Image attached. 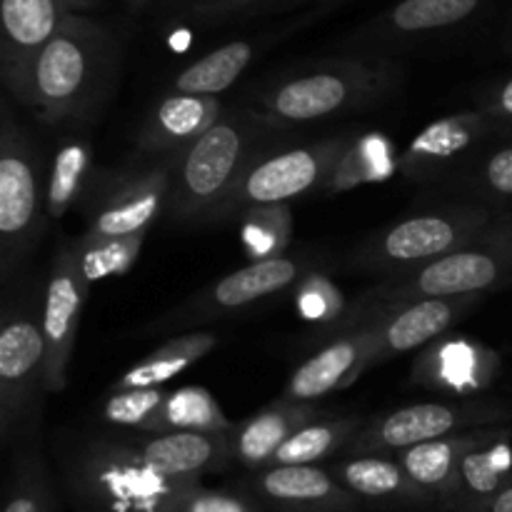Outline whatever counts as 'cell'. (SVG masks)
I'll return each instance as SVG.
<instances>
[{
  "instance_id": "obj_36",
  "label": "cell",
  "mask_w": 512,
  "mask_h": 512,
  "mask_svg": "<svg viewBox=\"0 0 512 512\" xmlns=\"http://www.w3.org/2000/svg\"><path fill=\"white\" fill-rule=\"evenodd\" d=\"M10 488H13V493H10L3 512H48V480H45L43 460H40V453L33 443L28 445V450L15 455Z\"/></svg>"
},
{
  "instance_id": "obj_28",
  "label": "cell",
  "mask_w": 512,
  "mask_h": 512,
  "mask_svg": "<svg viewBox=\"0 0 512 512\" xmlns=\"http://www.w3.org/2000/svg\"><path fill=\"white\" fill-rule=\"evenodd\" d=\"M340 485L363 498H403L423 495V490L408 478L395 455H353L335 468Z\"/></svg>"
},
{
  "instance_id": "obj_1",
  "label": "cell",
  "mask_w": 512,
  "mask_h": 512,
  "mask_svg": "<svg viewBox=\"0 0 512 512\" xmlns=\"http://www.w3.org/2000/svg\"><path fill=\"white\" fill-rule=\"evenodd\" d=\"M120 73V45L113 30L68 13L40 53L25 108L48 125L80 123L100 110Z\"/></svg>"
},
{
  "instance_id": "obj_7",
  "label": "cell",
  "mask_w": 512,
  "mask_h": 512,
  "mask_svg": "<svg viewBox=\"0 0 512 512\" xmlns=\"http://www.w3.org/2000/svg\"><path fill=\"white\" fill-rule=\"evenodd\" d=\"M43 305L35 293L10 298L0 323V443L15 445L38 433L45 385Z\"/></svg>"
},
{
  "instance_id": "obj_5",
  "label": "cell",
  "mask_w": 512,
  "mask_h": 512,
  "mask_svg": "<svg viewBox=\"0 0 512 512\" xmlns=\"http://www.w3.org/2000/svg\"><path fill=\"white\" fill-rule=\"evenodd\" d=\"M45 220L48 173L43 150L5 103L0 115V278L5 283L33 253Z\"/></svg>"
},
{
  "instance_id": "obj_15",
  "label": "cell",
  "mask_w": 512,
  "mask_h": 512,
  "mask_svg": "<svg viewBox=\"0 0 512 512\" xmlns=\"http://www.w3.org/2000/svg\"><path fill=\"white\" fill-rule=\"evenodd\" d=\"M68 13L65 0H0V78L15 103L28 100L35 63Z\"/></svg>"
},
{
  "instance_id": "obj_24",
  "label": "cell",
  "mask_w": 512,
  "mask_h": 512,
  "mask_svg": "<svg viewBox=\"0 0 512 512\" xmlns=\"http://www.w3.org/2000/svg\"><path fill=\"white\" fill-rule=\"evenodd\" d=\"M260 45L255 40H230L220 48L210 50L203 58L190 63L173 78L170 90L185 95H205V98H218L223 95L258 55Z\"/></svg>"
},
{
  "instance_id": "obj_29",
  "label": "cell",
  "mask_w": 512,
  "mask_h": 512,
  "mask_svg": "<svg viewBox=\"0 0 512 512\" xmlns=\"http://www.w3.org/2000/svg\"><path fill=\"white\" fill-rule=\"evenodd\" d=\"M363 430L360 418H320L303 425L293 438L285 440L283 448L275 453L270 465H318L350 445L355 435Z\"/></svg>"
},
{
  "instance_id": "obj_41",
  "label": "cell",
  "mask_w": 512,
  "mask_h": 512,
  "mask_svg": "<svg viewBox=\"0 0 512 512\" xmlns=\"http://www.w3.org/2000/svg\"><path fill=\"white\" fill-rule=\"evenodd\" d=\"M483 110L495 130H512V75L485 93Z\"/></svg>"
},
{
  "instance_id": "obj_39",
  "label": "cell",
  "mask_w": 512,
  "mask_h": 512,
  "mask_svg": "<svg viewBox=\"0 0 512 512\" xmlns=\"http://www.w3.org/2000/svg\"><path fill=\"white\" fill-rule=\"evenodd\" d=\"M280 0H185V13L195 20H225L258 13L265 5H278Z\"/></svg>"
},
{
  "instance_id": "obj_30",
  "label": "cell",
  "mask_w": 512,
  "mask_h": 512,
  "mask_svg": "<svg viewBox=\"0 0 512 512\" xmlns=\"http://www.w3.org/2000/svg\"><path fill=\"white\" fill-rule=\"evenodd\" d=\"M90 145L83 138L65 140L55 150L48 170V220L60 223L70 208L85 195L90 183Z\"/></svg>"
},
{
  "instance_id": "obj_11",
  "label": "cell",
  "mask_w": 512,
  "mask_h": 512,
  "mask_svg": "<svg viewBox=\"0 0 512 512\" xmlns=\"http://www.w3.org/2000/svg\"><path fill=\"white\" fill-rule=\"evenodd\" d=\"M90 200V225L80 238L108 240L148 233L168 210L173 155L140 168L105 173Z\"/></svg>"
},
{
  "instance_id": "obj_8",
  "label": "cell",
  "mask_w": 512,
  "mask_h": 512,
  "mask_svg": "<svg viewBox=\"0 0 512 512\" xmlns=\"http://www.w3.org/2000/svg\"><path fill=\"white\" fill-rule=\"evenodd\" d=\"M78 480L115 512H175L195 483L170 480L125 440H93L78 458Z\"/></svg>"
},
{
  "instance_id": "obj_16",
  "label": "cell",
  "mask_w": 512,
  "mask_h": 512,
  "mask_svg": "<svg viewBox=\"0 0 512 512\" xmlns=\"http://www.w3.org/2000/svg\"><path fill=\"white\" fill-rule=\"evenodd\" d=\"M483 298H430L415 303L398 305L390 310H378L370 338L368 368L373 370L388 360L435 343L440 335L448 333L453 325L465 320Z\"/></svg>"
},
{
  "instance_id": "obj_35",
  "label": "cell",
  "mask_w": 512,
  "mask_h": 512,
  "mask_svg": "<svg viewBox=\"0 0 512 512\" xmlns=\"http://www.w3.org/2000/svg\"><path fill=\"white\" fill-rule=\"evenodd\" d=\"M165 393L163 388H135V390H110L105 398L100 415L105 423L120 425V428H133L140 433H148L155 415L163 408Z\"/></svg>"
},
{
  "instance_id": "obj_13",
  "label": "cell",
  "mask_w": 512,
  "mask_h": 512,
  "mask_svg": "<svg viewBox=\"0 0 512 512\" xmlns=\"http://www.w3.org/2000/svg\"><path fill=\"white\" fill-rule=\"evenodd\" d=\"M375 315L378 310L360 303L355 305L353 315L338 325V333L295 370L280 400L315 405L320 398H328L363 378L368 373L365 368H368Z\"/></svg>"
},
{
  "instance_id": "obj_22",
  "label": "cell",
  "mask_w": 512,
  "mask_h": 512,
  "mask_svg": "<svg viewBox=\"0 0 512 512\" xmlns=\"http://www.w3.org/2000/svg\"><path fill=\"white\" fill-rule=\"evenodd\" d=\"M320 418H323V410L318 405L275 400L273 405L255 413L253 418L235 425V430L230 433L233 458L248 468L270 465L275 453L285 445V440L293 438V433H298L303 425Z\"/></svg>"
},
{
  "instance_id": "obj_12",
  "label": "cell",
  "mask_w": 512,
  "mask_h": 512,
  "mask_svg": "<svg viewBox=\"0 0 512 512\" xmlns=\"http://www.w3.org/2000/svg\"><path fill=\"white\" fill-rule=\"evenodd\" d=\"M323 258L310 253L280 255V258L253 260L245 268L225 275L223 280L193 295L188 303L175 308L173 313L158 320V328H175V325H195L205 320H218L225 315L240 313L260 300L298 285L305 275L315 273Z\"/></svg>"
},
{
  "instance_id": "obj_37",
  "label": "cell",
  "mask_w": 512,
  "mask_h": 512,
  "mask_svg": "<svg viewBox=\"0 0 512 512\" xmlns=\"http://www.w3.org/2000/svg\"><path fill=\"white\" fill-rule=\"evenodd\" d=\"M295 305H298L300 315L305 320H313V323H338V318H348L340 288L318 270L305 275L295 285Z\"/></svg>"
},
{
  "instance_id": "obj_23",
  "label": "cell",
  "mask_w": 512,
  "mask_h": 512,
  "mask_svg": "<svg viewBox=\"0 0 512 512\" xmlns=\"http://www.w3.org/2000/svg\"><path fill=\"white\" fill-rule=\"evenodd\" d=\"M218 335L210 330H200V333H185L178 338L168 340L145 355L138 365L120 375L110 390H135V388H163L173 378L183 375L185 370L193 368L195 363L213 353L218 348Z\"/></svg>"
},
{
  "instance_id": "obj_26",
  "label": "cell",
  "mask_w": 512,
  "mask_h": 512,
  "mask_svg": "<svg viewBox=\"0 0 512 512\" xmlns=\"http://www.w3.org/2000/svg\"><path fill=\"white\" fill-rule=\"evenodd\" d=\"M260 493L278 503L338 505L348 493L318 465H270L258 478Z\"/></svg>"
},
{
  "instance_id": "obj_38",
  "label": "cell",
  "mask_w": 512,
  "mask_h": 512,
  "mask_svg": "<svg viewBox=\"0 0 512 512\" xmlns=\"http://www.w3.org/2000/svg\"><path fill=\"white\" fill-rule=\"evenodd\" d=\"M470 185L490 200L508 203L512 200V145L498 148L470 175Z\"/></svg>"
},
{
  "instance_id": "obj_21",
  "label": "cell",
  "mask_w": 512,
  "mask_h": 512,
  "mask_svg": "<svg viewBox=\"0 0 512 512\" xmlns=\"http://www.w3.org/2000/svg\"><path fill=\"white\" fill-rule=\"evenodd\" d=\"M510 428H478L468 433L450 435V438L430 440V443L415 445V448L393 453L400 460L408 478L418 485L423 493H448L455 490L460 478V465L473 450L493 443V440L510 435Z\"/></svg>"
},
{
  "instance_id": "obj_32",
  "label": "cell",
  "mask_w": 512,
  "mask_h": 512,
  "mask_svg": "<svg viewBox=\"0 0 512 512\" xmlns=\"http://www.w3.org/2000/svg\"><path fill=\"white\" fill-rule=\"evenodd\" d=\"M510 435L493 440L483 448L473 450L460 465V478L455 488L468 490L478 500H493L500 490L512 483L510 473Z\"/></svg>"
},
{
  "instance_id": "obj_42",
  "label": "cell",
  "mask_w": 512,
  "mask_h": 512,
  "mask_svg": "<svg viewBox=\"0 0 512 512\" xmlns=\"http://www.w3.org/2000/svg\"><path fill=\"white\" fill-rule=\"evenodd\" d=\"M483 512H512V483L483 505Z\"/></svg>"
},
{
  "instance_id": "obj_4",
  "label": "cell",
  "mask_w": 512,
  "mask_h": 512,
  "mask_svg": "<svg viewBox=\"0 0 512 512\" xmlns=\"http://www.w3.org/2000/svg\"><path fill=\"white\" fill-rule=\"evenodd\" d=\"M510 280L512 215H500L468 245L423 268L388 278L358 303L373 310H390L430 298H485Z\"/></svg>"
},
{
  "instance_id": "obj_44",
  "label": "cell",
  "mask_w": 512,
  "mask_h": 512,
  "mask_svg": "<svg viewBox=\"0 0 512 512\" xmlns=\"http://www.w3.org/2000/svg\"><path fill=\"white\" fill-rule=\"evenodd\" d=\"M153 3H158V0H128V8L133 10V13H140V10L150 8Z\"/></svg>"
},
{
  "instance_id": "obj_40",
  "label": "cell",
  "mask_w": 512,
  "mask_h": 512,
  "mask_svg": "<svg viewBox=\"0 0 512 512\" xmlns=\"http://www.w3.org/2000/svg\"><path fill=\"white\" fill-rule=\"evenodd\" d=\"M175 512H253L243 498H235L228 493H215V490H203L198 485L185 493Z\"/></svg>"
},
{
  "instance_id": "obj_3",
  "label": "cell",
  "mask_w": 512,
  "mask_h": 512,
  "mask_svg": "<svg viewBox=\"0 0 512 512\" xmlns=\"http://www.w3.org/2000/svg\"><path fill=\"white\" fill-rule=\"evenodd\" d=\"M400 65L383 55L320 60L285 73L260 98L263 118L273 128L338 118L370 108L400 83Z\"/></svg>"
},
{
  "instance_id": "obj_20",
  "label": "cell",
  "mask_w": 512,
  "mask_h": 512,
  "mask_svg": "<svg viewBox=\"0 0 512 512\" xmlns=\"http://www.w3.org/2000/svg\"><path fill=\"white\" fill-rule=\"evenodd\" d=\"M145 438H130L125 443L133 445L158 473L170 480H183V483H195V478L205 470L223 463L230 448V435L215 433H143Z\"/></svg>"
},
{
  "instance_id": "obj_19",
  "label": "cell",
  "mask_w": 512,
  "mask_h": 512,
  "mask_svg": "<svg viewBox=\"0 0 512 512\" xmlns=\"http://www.w3.org/2000/svg\"><path fill=\"white\" fill-rule=\"evenodd\" d=\"M483 0H400L388 13L370 20L358 33V43L398 45L400 40H415L440 33L465 23L480 10Z\"/></svg>"
},
{
  "instance_id": "obj_2",
  "label": "cell",
  "mask_w": 512,
  "mask_h": 512,
  "mask_svg": "<svg viewBox=\"0 0 512 512\" xmlns=\"http://www.w3.org/2000/svg\"><path fill=\"white\" fill-rule=\"evenodd\" d=\"M273 125L263 113L243 108L223 118L183 153L173 155V180L165 218L173 223L215 220L245 170L263 155Z\"/></svg>"
},
{
  "instance_id": "obj_33",
  "label": "cell",
  "mask_w": 512,
  "mask_h": 512,
  "mask_svg": "<svg viewBox=\"0 0 512 512\" xmlns=\"http://www.w3.org/2000/svg\"><path fill=\"white\" fill-rule=\"evenodd\" d=\"M440 358L418 360V368L428 370L430 378L438 380L445 388H453L465 393V390H480L488 383L485 363L480 360L483 350L478 345H470L468 340H453V343L440 345Z\"/></svg>"
},
{
  "instance_id": "obj_27",
  "label": "cell",
  "mask_w": 512,
  "mask_h": 512,
  "mask_svg": "<svg viewBox=\"0 0 512 512\" xmlns=\"http://www.w3.org/2000/svg\"><path fill=\"white\" fill-rule=\"evenodd\" d=\"M395 168H398V158H395L393 143L385 135H360L350 140L343 158L335 163L325 193H345L358 185L388 180Z\"/></svg>"
},
{
  "instance_id": "obj_18",
  "label": "cell",
  "mask_w": 512,
  "mask_h": 512,
  "mask_svg": "<svg viewBox=\"0 0 512 512\" xmlns=\"http://www.w3.org/2000/svg\"><path fill=\"white\" fill-rule=\"evenodd\" d=\"M223 113V103L218 98L170 90L153 105L135 138V145L140 153L150 158H170L203 138L223 118Z\"/></svg>"
},
{
  "instance_id": "obj_9",
  "label": "cell",
  "mask_w": 512,
  "mask_h": 512,
  "mask_svg": "<svg viewBox=\"0 0 512 512\" xmlns=\"http://www.w3.org/2000/svg\"><path fill=\"white\" fill-rule=\"evenodd\" d=\"M512 420V405L490 400H438V403H413L383 413L365 425L353 443V455H393L430 440L450 438L478 428H498Z\"/></svg>"
},
{
  "instance_id": "obj_31",
  "label": "cell",
  "mask_w": 512,
  "mask_h": 512,
  "mask_svg": "<svg viewBox=\"0 0 512 512\" xmlns=\"http://www.w3.org/2000/svg\"><path fill=\"white\" fill-rule=\"evenodd\" d=\"M148 233L125 235V238L108 240H73L75 260L83 273L85 283L93 288L95 283L108 278H120L138 263Z\"/></svg>"
},
{
  "instance_id": "obj_14",
  "label": "cell",
  "mask_w": 512,
  "mask_h": 512,
  "mask_svg": "<svg viewBox=\"0 0 512 512\" xmlns=\"http://www.w3.org/2000/svg\"><path fill=\"white\" fill-rule=\"evenodd\" d=\"M90 285L75 260L73 243H58L50 263L43 295V338H45V385L48 393H60L68 385V365L78 340L85 300Z\"/></svg>"
},
{
  "instance_id": "obj_10",
  "label": "cell",
  "mask_w": 512,
  "mask_h": 512,
  "mask_svg": "<svg viewBox=\"0 0 512 512\" xmlns=\"http://www.w3.org/2000/svg\"><path fill=\"white\" fill-rule=\"evenodd\" d=\"M350 135H333L298 148L263 153L240 178L215 220L233 218L250 208L288 205L290 200L325 190L335 163L350 145Z\"/></svg>"
},
{
  "instance_id": "obj_6",
  "label": "cell",
  "mask_w": 512,
  "mask_h": 512,
  "mask_svg": "<svg viewBox=\"0 0 512 512\" xmlns=\"http://www.w3.org/2000/svg\"><path fill=\"white\" fill-rule=\"evenodd\" d=\"M495 220L498 213L483 203L453 205L433 213L410 215L370 235L350 255L348 265L358 273L395 278L455 253L478 238Z\"/></svg>"
},
{
  "instance_id": "obj_43",
  "label": "cell",
  "mask_w": 512,
  "mask_h": 512,
  "mask_svg": "<svg viewBox=\"0 0 512 512\" xmlns=\"http://www.w3.org/2000/svg\"><path fill=\"white\" fill-rule=\"evenodd\" d=\"M100 0H65V5H68L70 13H78V10H88L93 8V5H98Z\"/></svg>"
},
{
  "instance_id": "obj_45",
  "label": "cell",
  "mask_w": 512,
  "mask_h": 512,
  "mask_svg": "<svg viewBox=\"0 0 512 512\" xmlns=\"http://www.w3.org/2000/svg\"><path fill=\"white\" fill-rule=\"evenodd\" d=\"M338 3H345V0H318L320 8H333V5H338Z\"/></svg>"
},
{
  "instance_id": "obj_17",
  "label": "cell",
  "mask_w": 512,
  "mask_h": 512,
  "mask_svg": "<svg viewBox=\"0 0 512 512\" xmlns=\"http://www.w3.org/2000/svg\"><path fill=\"white\" fill-rule=\"evenodd\" d=\"M490 133H495V128L483 110L445 115L410 140L408 148L400 153L398 170L408 180L428 183L468 155Z\"/></svg>"
},
{
  "instance_id": "obj_34",
  "label": "cell",
  "mask_w": 512,
  "mask_h": 512,
  "mask_svg": "<svg viewBox=\"0 0 512 512\" xmlns=\"http://www.w3.org/2000/svg\"><path fill=\"white\" fill-rule=\"evenodd\" d=\"M293 233L288 205H265L245 210L243 245L253 260H268L285 255Z\"/></svg>"
},
{
  "instance_id": "obj_25",
  "label": "cell",
  "mask_w": 512,
  "mask_h": 512,
  "mask_svg": "<svg viewBox=\"0 0 512 512\" xmlns=\"http://www.w3.org/2000/svg\"><path fill=\"white\" fill-rule=\"evenodd\" d=\"M175 430L230 435L235 425L230 423L210 390L200 388V385H188V388L168 393L148 433H175Z\"/></svg>"
}]
</instances>
